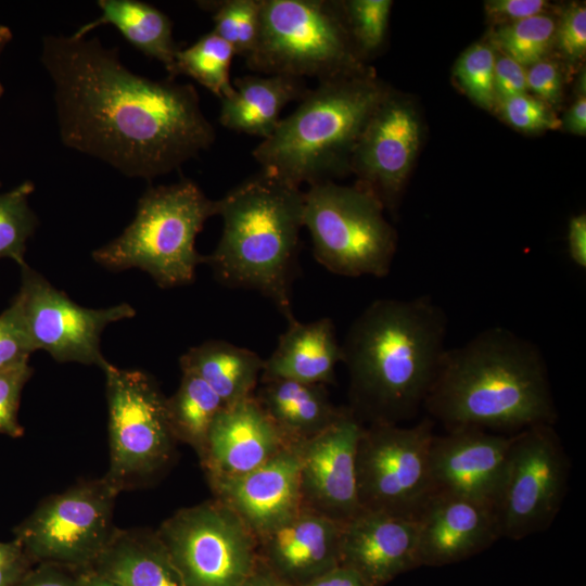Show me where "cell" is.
I'll list each match as a JSON object with an SVG mask.
<instances>
[{"mask_svg":"<svg viewBox=\"0 0 586 586\" xmlns=\"http://www.w3.org/2000/svg\"><path fill=\"white\" fill-rule=\"evenodd\" d=\"M41 63L53 85L64 145L128 178L169 174L215 141L191 84L138 75L123 64L117 48L95 37L47 36Z\"/></svg>","mask_w":586,"mask_h":586,"instance_id":"1","label":"cell"},{"mask_svg":"<svg viewBox=\"0 0 586 586\" xmlns=\"http://www.w3.org/2000/svg\"><path fill=\"white\" fill-rule=\"evenodd\" d=\"M448 319L429 295L379 298L352 322L343 342L347 408L364 424L415 418L446 352Z\"/></svg>","mask_w":586,"mask_h":586,"instance_id":"2","label":"cell"},{"mask_svg":"<svg viewBox=\"0 0 586 586\" xmlns=\"http://www.w3.org/2000/svg\"><path fill=\"white\" fill-rule=\"evenodd\" d=\"M423 409L446 430L502 434L553 425L558 415L538 345L504 327L446 349Z\"/></svg>","mask_w":586,"mask_h":586,"instance_id":"3","label":"cell"},{"mask_svg":"<svg viewBox=\"0 0 586 586\" xmlns=\"http://www.w3.org/2000/svg\"><path fill=\"white\" fill-rule=\"evenodd\" d=\"M304 191L260 170L217 200L219 242L207 264L218 282L270 300L288 322L303 228Z\"/></svg>","mask_w":586,"mask_h":586,"instance_id":"4","label":"cell"},{"mask_svg":"<svg viewBox=\"0 0 586 586\" xmlns=\"http://www.w3.org/2000/svg\"><path fill=\"white\" fill-rule=\"evenodd\" d=\"M385 91L370 75L320 81L253 150L259 169L301 188L351 170L356 144Z\"/></svg>","mask_w":586,"mask_h":586,"instance_id":"5","label":"cell"},{"mask_svg":"<svg viewBox=\"0 0 586 586\" xmlns=\"http://www.w3.org/2000/svg\"><path fill=\"white\" fill-rule=\"evenodd\" d=\"M214 215L217 200L192 180L151 187L139 199L131 224L93 251L92 258L110 270L139 268L164 289L189 284L205 264V255L195 250L196 235Z\"/></svg>","mask_w":586,"mask_h":586,"instance_id":"6","label":"cell"},{"mask_svg":"<svg viewBox=\"0 0 586 586\" xmlns=\"http://www.w3.org/2000/svg\"><path fill=\"white\" fill-rule=\"evenodd\" d=\"M340 2L260 0L257 42L244 59L259 75H286L318 82L369 75L359 63Z\"/></svg>","mask_w":586,"mask_h":586,"instance_id":"7","label":"cell"},{"mask_svg":"<svg viewBox=\"0 0 586 586\" xmlns=\"http://www.w3.org/2000/svg\"><path fill=\"white\" fill-rule=\"evenodd\" d=\"M383 205L369 191L328 181L304 191L303 227L315 259L344 277L383 278L391 271L397 237Z\"/></svg>","mask_w":586,"mask_h":586,"instance_id":"8","label":"cell"},{"mask_svg":"<svg viewBox=\"0 0 586 586\" xmlns=\"http://www.w3.org/2000/svg\"><path fill=\"white\" fill-rule=\"evenodd\" d=\"M110 466L104 475L120 493L142 485L170 463L177 440L167 397L152 377L107 364Z\"/></svg>","mask_w":586,"mask_h":586,"instance_id":"9","label":"cell"},{"mask_svg":"<svg viewBox=\"0 0 586 586\" xmlns=\"http://www.w3.org/2000/svg\"><path fill=\"white\" fill-rule=\"evenodd\" d=\"M434 421L364 425L356 450L361 510L416 520L433 494L431 446Z\"/></svg>","mask_w":586,"mask_h":586,"instance_id":"10","label":"cell"},{"mask_svg":"<svg viewBox=\"0 0 586 586\" xmlns=\"http://www.w3.org/2000/svg\"><path fill=\"white\" fill-rule=\"evenodd\" d=\"M118 494L105 476L80 482L41 501L16 526L15 540L33 563L90 569L116 531Z\"/></svg>","mask_w":586,"mask_h":586,"instance_id":"11","label":"cell"},{"mask_svg":"<svg viewBox=\"0 0 586 586\" xmlns=\"http://www.w3.org/2000/svg\"><path fill=\"white\" fill-rule=\"evenodd\" d=\"M155 532L187 586H241L257 562L256 538L215 498L177 510Z\"/></svg>","mask_w":586,"mask_h":586,"instance_id":"12","label":"cell"},{"mask_svg":"<svg viewBox=\"0 0 586 586\" xmlns=\"http://www.w3.org/2000/svg\"><path fill=\"white\" fill-rule=\"evenodd\" d=\"M570 468L553 425L513 434L496 509L501 538L520 540L548 530L564 500Z\"/></svg>","mask_w":586,"mask_h":586,"instance_id":"13","label":"cell"},{"mask_svg":"<svg viewBox=\"0 0 586 586\" xmlns=\"http://www.w3.org/2000/svg\"><path fill=\"white\" fill-rule=\"evenodd\" d=\"M20 267L21 286L12 304L33 351H46L58 362L103 369L109 364L101 352L103 330L112 322L132 318L135 308L127 303L100 309L82 307L27 264Z\"/></svg>","mask_w":586,"mask_h":586,"instance_id":"14","label":"cell"},{"mask_svg":"<svg viewBox=\"0 0 586 586\" xmlns=\"http://www.w3.org/2000/svg\"><path fill=\"white\" fill-rule=\"evenodd\" d=\"M364 424L344 407L316 436L297 444L302 508L345 523L361 511L356 450Z\"/></svg>","mask_w":586,"mask_h":586,"instance_id":"15","label":"cell"},{"mask_svg":"<svg viewBox=\"0 0 586 586\" xmlns=\"http://www.w3.org/2000/svg\"><path fill=\"white\" fill-rule=\"evenodd\" d=\"M512 436L475 428L435 434L431 446L433 493L470 499L496 510Z\"/></svg>","mask_w":586,"mask_h":586,"instance_id":"16","label":"cell"},{"mask_svg":"<svg viewBox=\"0 0 586 586\" xmlns=\"http://www.w3.org/2000/svg\"><path fill=\"white\" fill-rule=\"evenodd\" d=\"M420 142V126L412 107L388 94L369 118L354 150L351 170L358 186L393 208L407 179Z\"/></svg>","mask_w":586,"mask_h":586,"instance_id":"17","label":"cell"},{"mask_svg":"<svg viewBox=\"0 0 586 586\" xmlns=\"http://www.w3.org/2000/svg\"><path fill=\"white\" fill-rule=\"evenodd\" d=\"M215 499L227 506L258 539L302 509L296 445L241 476L209 483Z\"/></svg>","mask_w":586,"mask_h":586,"instance_id":"18","label":"cell"},{"mask_svg":"<svg viewBox=\"0 0 586 586\" xmlns=\"http://www.w3.org/2000/svg\"><path fill=\"white\" fill-rule=\"evenodd\" d=\"M416 521L420 565L453 564L501 538L493 507L453 495L433 493Z\"/></svg>","mask_w":586,"mask_h":586,"instance_id":"19","label":"cell"},{"mask_svg":"<svg viewBox=\"0 0 586 586\" xmlns=\"http://www.w3.org/2000/svg\"><path fill=\"white\" fill-rule=\"evenodd\" d=\"M286 446L253 395L224 406L212 424L200 461L213 483L249 473Z\"/></svg>","mask_w":586,"mask_h":586,"instance_id":"20","label":"cell"},{"mask_svg":"<svg viewBox=\"0 0 586 586\" xmlns=\"http://www.w3.org/2000/svg\"><path fill=\"white\" fill-rule=\"evenodd\" d=\"M341 565L370 586H384L420 566L413 519L361 510L343 524Z\"/></svg>","mask_w":586,"mask_h":586,"instance_id":"21","label":"cell"},{"mask_svg":"<svg viewBox=\"0 0 586 586\" xmlns=\"http://www.w3.org/2000/svg\"><path fill=\"white\" fill-rule=\"evenodd\" d=\"M343 524L302 508L291 520L256 539L257 558L283 582L305 586L340 565Z\"/></svg>","mask_w":586,"mask_h":586,"instance_id":"22","label":"cell"},{"mask_svg":"<svg viewBox=\"0 0 586 586\" xmlns=\"http://www.w3.org/2000/svg\"><path fill=\"white\" fill-rule=\"evenodd\" d=\"M280 335L272 354L264 359L259 381L292 380L310 384H332L342 361V347L332 320L310 322L294 319Z\"/></svg>","mask_w":586,"mask_h":586,"instance_id":"23","label":"cell"},{"mask_svg":"<svg viewBox=\"0 0 586 586\" xmlns=\"http://www.w3.org/2000/svg\"><path fill=\"white\" fill-rule=\"evenodd\" d=\"M232 86V93L220 100L219 123L263 140L275 131L284 106L310 90L305 79L286 75H246Z\"/></svg>","mask_w":586,"mask_h":586,"instance_id":"24","label":"cell"},{"mask_svg":"<svg viewBox=\"0 0 586 586\" xmlns=\"http://www.w3.org/2000/svg\"><path fill=\"white\" fill-rule=\"evenodd\" d=\"M254 397L288 445L303 443L330 426L343 412L327 385L292 380L260 381Z\"/></svg>","mask_w":586,"mask_h":586,"instance_id":"25","label":"cell"},{"mask_svg":"<svg viewBox=\"0 0 586 586\" xmlns=\"http://www.w3.org/2000/svg\"><path fill=\"white\" fill-rule=\"evenodd\" d=\"M122 586H187L155 531L117 530L90 568Z\"/></svg>","mask_w":586,"mask_h":586,"instance_id":"26","label":"cell"},{"mask_svg":"<svg viewBox=\"0 0 586 586\" xmlns=\"http://www.w3.org/2000/svg\"><path fill=\"white\" fill-rule=\"evenodd\" d=\"M179 365L182 372L202 379L229 405L254 395L264 359L249 348L224 340H208L189 348Z\"/></svg>","mask_w":586,"mask_h":586,"instance_id":"27","label":"cell"},{"mask_svg":"<svg viewBox=\"0 0 586 586\" xmlns=\"http://www.w3.org/2000/svg\"><path fill=\"white\" fill-rule=\"evenodd\" d=\"M101 15L82 25L73 35L85 37L102 25L114 26L122 36L144 55L161 62L170 71L178 48L173 37L169 17L143 1L99 0Z\"/></svg>","mask_w":586,"mask_h":586,"instance_id":"28","label":"cell"},{"mask_svg":"<svg viewBox=\"0 0 586 586\" xmlns=\"http://www.w3.org/2000/svg\"><path fill=\"white\" fill-rule=\"evenodd\" d=\"M167 412L177 442L203 455L212 424L224 408L220 397L199 377L182 372L177 391L167 397Z\"/></svg>","mask_w":586,"mask_h":586,"instance_id":"29","label":"cell"},{"mask_svg":"<svg viewBox=\"0 0 586 586\" xmlns=\"http://www.w3.org/2000/svg\"><path fill=\"white\" fill-rule=\"evenodd\" d=\"M234 56L232 47L212 30L178 49L168 77L189 76L221 100L233 91L230 67Z\"/></svg>","mask_w":586,"mask_h":586,"instance_id":"30","label":"cell"},{"mask_svg":"<svg viewBox=\"0 0 586 586\" xmlns=\"http://www.w3.org/2000/svg\"><path fill=\"white\" fill-rule=\"evenodd\" d=\"M198 4L212 14L213 31L232 47L235 55L245 59L252 53L259 33L260 0L201 1Z\"/></svg>","mask_w":586,"mask_h":586,"instance_id":"31","label":"cell"},{"mask_svg":"<svg viewBox=\"0 0 586 586\" xmlns=\"http://www.w3.org/2000/svg\"><path fill=\"white\" fill-rule=\"evenodd\" d=\"M34 189V183L25 180L14 189L0 193V258H11L20 266L26 264V242L38 225L28 203Z\"/></svg>","mask_w":586,"mask_h":586,"instance_id":"32","label":"cell"},{"mask_svg":"<svg viewBox=\"0 0 586 586\" xmlns=\"http://www.w3.org/2000/svg\"><path fill=\"white\" fill-rule=\"evenodd\" d=\"M556 23L546 14L535 15L500 26L494 44L522 66L542 61L556 35Z\"/></svg>","mask_w":586,"mask_h":586,"instance_id":"33","label":"cell"},{"mask_svg":"<svg viewBox=\"0 0 586 586\" xmlns=\"http://www.w3.org/2000/svg\"><path fill=\"white\" fill-rule=\"evenodd\" d=\"M340 7L358 56L379 50L386 36L392 1L352 0L340 2Z\"/></svg>","mask_w":586,"mask_h":586,"instance_id":"34","label":"cell"},{"mask_svg":"<svg viewBox=\"0 0 586 586\" xmlns=\"http://www.w3.org/2000/svg\"><path fill=\"white\" fill-rule=\"evenodd\" d=\"M495 61L493 49L477 43L469 48L455 66V77L476 103L492 107L496 101Z\"/></svg>","mask_w":586,"mask_h":586,"instance_id":"35","label":"cell"},{"mask_svg":"<svg viewBox=\"0 0 586 586\" xmlns=\"http://www.w3.org/2000/svg\"><path fill=\"white\" fill-rule=\"evenodd\" d=\"M31 374L28 364L0 371V434L11 437L24 434L17 413L22 391Z\"/></svg>","mask_w":586,"mask_h":586,"instance_id":"36","label":"cell"},{"mask_svg":"<svg viewBox=\"0 0 586 586\" xmlns=\"http://www.w3.org/2000/svg\"><path fill=\"white\" fill-rule=\"evenodd\" d=\"M500 109L506 120L523 131H539L560 126V122L545 102L526 93L501 100Z\"/></svg>","mask_w":586,"mask_h":586,"instance_id":"37","label":"cell"},{"mask_svg":"<svg viewBox=\"0 0 586 586\" xmlns=\"http://www.w3.org/2000/svg\"><path fill=\"white\" fill-rule=\"evenodd\" d=\"M34 353L14 304L0 314V371L28 364Z\"/></svg>","mask_w":586,"mask_h":586,"instance_id":"38","label":"cell"},{"mask_svg":"<svg viewBox=\"0 0 586 586\" xmlns=\"http://www.w3.org/2000/svg\"><path fill=\"white\" fill-rule=\"evenodd\" d=\"M556 38L561 52L572 61L579 60L586 51V9L574 4L564 14Z\"/></svg>","mask_w":586,"mask_h":586,"instance_id":"39","label":"cell"},{"mask_svg":"<svg viewBox=\"0 0 586 586\" xmlns=\"http://www.w3.org/2000/svg\"><path fill=\"white\" fill-rule=\"evenodd\" d=\"M527 88L543 102L557 103L561 95V74L549 61H539L526 72Z\"/></svg>","mask_w":586,"mask_h":586,"instance_id":"40","label":"cell"},{"mask_svg":"<svg viewBox=\"0 0 586 586\" xmlns=\"http://www.w3.org/2000/svg\"><path fill=\"white\" fill-rule=\"evenodd\" d=\"M527 90L524 66L507 55L495 61V91L501 100L524 94Z\"/></svg>","mask_w":586,"mask_h":586,"instance_id":"41","label":"cell"},{"mask_svg":"<svg viewBox=\"0 0 586 586\" xmlns=\"http://www.w3.org/2000/svg\"><path fill=\"white\" fill-rule=\"evenodd\" d=\"M14 586H82L79 571L52 563H36Z\"/></svg>","mask_w":586,"mask_h":586,"instance_id":"42","label":"cell"},{"mask_svg":"<svg viewBox=\"0 0 586 586\" xmlns=\"http://www.w3.org/2000/svg\"><path fill=\"white\" fill-rule=\"evenodd\" d=\"M548 7L544 0H493L485 3L487 15L506 24L540 15Z\"/></svg>","mask_w":586,"mask_h":586,"instance_id":"43","label":"cell"},{"mask_svg":"<svg viewBox=\"0 0 586 586\" xmlns=\"http://www.w3.org/2000/svg\"><path fill=\"white\" fill-rule=\"evenodd\" d=\"M568 253L581 269L586 268V215L573 216L568 226Z\"/></svg>","mask_w":586,"mask_h":586,"instance_id":"44","label":"cell"},{"mask_svg":"<svg viewBox=\"0 0 586 586\" xmlns=\"http://www.w3.org/2000/svg\"><path fill=\"white\" fill-rule=\"evenodd\" d=\"M305 586H370L355 571L337 565Z\"/></svg>","mask_w":586,"mask_h":586,"instance_id":"45","label":"cell"},{"mask_svg":"<svg viewBox=\"0 0 586 586\" xmlns=\"http://www.w3.org/2000/svg\"><path fill=\"white\" fill-rule=\"evenodd\" d=\"M566 128L574 133L584 136L586 132V98L579 95L570 107L565 117Z\"/></svg>","mask_w":586,"mask_h":586,"instance_id":"46","label":"cell"},{"mask_svg":"<svg viewBox=\"0 0 586 586\" xmlns=\"http://www.w3.org/2000/svg\"><path fill=\"white\" fill-rule=\"evenodd\" d=\"M241 586H293L273 573H271L257 558V562L252 573L246 577Z\"/></svg>","mask_w":586,"mask_h":586,"instance_id":"47","label":"cell"},{"mask_svg":"<svg viewBox=\"0 0 586 586\" xmlns=\"http://www.w3.org/2000/svg\"><path fill=\"white\" fill-rule=\"evenodd\" d=\"M33 562L24 557L15 562L0 564V586H14L31 568Z\"/></svg>","mask_w":586,"mask_h":586,"instance_id":"48","label":"cell"},{"mask_svg":"<svg viewBox=\"0 0 586 586\" xmlns=\"http://www.w3.org/2000/svg\"><path fill=\"white\" fill-rule=\"evenodd\" d=\"M24 557L27 556L15 539L9 543L0 542V564L15 562Z\"/></svg>","mask_w":586,"mask_h":586,"instance_id":"49","label":"cell"},{"mask_svg":"<svg viewBox=\"0 0 586 586\" xmlns=\"http://www.w3.org/2000/svg\"><path fill=\"white\" fill-rule=\"evenodd\" d=\"M79 577L82 586H122L119 583L105 577L91 569L79 571Z\"/></svg>","mask_w":586,"mask_h":586,"instance_id":"50","label":"cell"},{"mask_svg":"<svg viewBox=\"0 0 586 586\" xmlns=\"http://www.w3.org/2000/svg\"><path fill=\"white\" fill-rule=\"evenodd\" d=\"M12 31L5 25H0V55L3 52L7 44L12 40ZM4 88L0 82V97L3 94Z\"/></svg>","mask_w":586,"mask_h":586,"instance_id":"51","label":"cell"}]
</instances>
